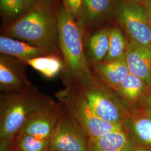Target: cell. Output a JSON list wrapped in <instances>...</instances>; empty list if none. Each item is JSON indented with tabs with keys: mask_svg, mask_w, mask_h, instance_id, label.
I'll use <instances>...</instances> for the list:
<instances>
[{
	"mask_svg": "<svg viewBox=\"0 0 151 151\" xmlns=\"http://www.w3.org/2000/svg\"><path fill=\"white\" fill-rule=\"evenodd\" d=\"M112 17L128 38L151 48V25L141 0H115Z\"/></svg>",
	"mask_w": 151,
	"mask_h": 151,
	"instance_id": "8992f818",
	"label": "cell"
},
{
	"mask_svg": "<svg viewBox=\"0 0 151 151\" xmlns=\"http://www.w3.org/2000/svg\"><path fill=\"white\" fill-rule=\"evenodd\" d=\"M0 53L14 57L25 64L29 60L40 57L52 54L62 55L60 49L39 47L2 35L0 36Z\"/></svg>",
	"mask_w": 151,
	"mask_h": 151,
	"instance_id": "8fae6325",
	"label": "cell"
},
{
	"mask_svg": "<svg viewBox=\"0 0 151 151\" xmlns=\"http://www.w3.org/2000/svg\"><path fill=\"white\" fill-rule=\"evenodd\" d=\"M58 113V102L53 99L48 104L34 114L17 135L27 134L40 139L50 140L57 124Z\"/></svg>",
	"mask_w": 151,
	"mask_h": 151,
	"instance_id": "9c48e42d",
	"label": "cell"
},
{
	"mask_svg": "<svg viewBox=\"0 0 151 151\" xmlns=\"http://www.w3.org/2000/svg\"><path fill=\"white\" fill-rule=\"evenodd\" d=\"M48 151H49V150H48Z\"/></svg>",
	"mask_w": 151,
	"mask_h": 151,
	"instance_id": "f1b7e54d",
	"label": "cell"
},
{
	"mask_svg": "<svg viewBox=\"0 0 151 151\" xmlns=\"http://www.w3.org/2000/svg\"><path fill=\"white\" fill-rule=\"evenodd\" d=\"M90 67L94 75L114 90H116L129 74L125 55L111 62L91 65Z\"/></svg>",
	"mask_w": 151,
	"mask_h": 151,
	"instance_id": "4fadbf2b",
	"label": "cell"
},
{
	"mask_svg": "<svg viewBox=\"0 0 151 151\" xmlns=\"http://www.w3.org/2000/svg\"><path fill=\"white\" fill-rule=\"evenodd\" d=\"M35 0H0V14L4 25L14 23L25 15Z\"/></svg>",
	"mask_w": 151,
	"mask_h": 151,
	"instance_id": "ac0fdd59",
	"label": "cell"
},
{
	"mask_svg": "<svg viewBox=\"0 0 151 151\" xmlns=\"http://www.w3.org/2000/svg\"><path fill=\"white\" fill-rule=\"evenodd\" d=\"M141 2L145 7L149 22L151 25V0H141Z\"/></svg>",
	"mask_w": 151,
	"mask_h": 151,
	"instance_id": "d4e9b609",
	"label": "cell"
},
{
	"mask_svg": "<svg viewBox=\"0 0 151 151\" xmlns=\"http://www.w3.org/2000/svg\"><path fill=\"white\" fill-rule=\"evenodd\" d=\"M83 49L90 65L103 62L109 47V27L94 32L85 31L83 35Z\"/></svg>",
	"mask_w": 151,
	"mask_h": 151,
	"instance_id": "7c38bea8",
	"label": "cell"
},
{
	"mask_svg": "<svg viewBox=\"0 0 151 151\" xmlns=\"http://www.w3.org/2000/svg\"><path fill=\"white\" fill-rule=\"evenodd\" d=\"M50 140L40 139L27 134L16 135L14 144L19 151H48Z\"/></svg>",
	"mask_w": 151,
	"mask_h": 151,
	"instance_id": "44dd1931",
	"label": "cell"
},
{
	"mask_svg": "<svg viewBox=\"0 0 151 151\" xmlns=\"http://www.w3.org/2000/svg\"><path fill=\"white\" fill-rule=\"evenodd\" d=\"M130 74L140 77L151 86V48L128 38L125 53Z\"/></svg>",
	"mask_w": 151,
	"mask_h": 151,
	"instance_id": "30bf717a",
	"label": "cell"
},
{
	"mask_svg": "<svg viewBox=\"0 0 151 151\" xmlns=\"http://www.w3.org/2000/svg\"><path fill=\"white\" fill-rule=\"evenodd\" d=\"M55 96L73 115L88 138H97L114 132L125 131L124 125L109 123L99 118L85 97L72 87H65L56 92Z\"/></svg>",
	"mask_w": 151,
	"mask_h": 151,
	"instance_id": "5b68a950",
	"label": "cell"
},
{
	"mask_svg": "<svg viewBox=\"0 0 151 151\" xmlns=\"http://www.w3.org/2000/svg\"><path fill=\"white\" fill-rule=\"evenodd\" d=\"M139 113L138 115L132 113L124 123V130L125 132H130L136 143L151 148V116Z\"/></svg>",
	"mask_w": 151,
	"mask_h": 151,
	"instance_id": "e0dca14e",
	"label": "cell"
},
{
	"mask_svg": "<svg viewBox=\"0 0 151 151\" xmlns=\"http://www.w3.org/2000/svg\"><path fill=\"white\" fill-rule=\"evenodd\" d=\"M128 151H151V148L145 146L137 145V144L133 142Z\"/></svg>",
	"mask_w": 151,
	"mask_h": 151,
	"instance_id": "484cf974",
	"label": "cell"
},
{
	"mask_svg": "<svg viewBox=\"0 0 151 151\" xmlns=\"http://www.w3.org/2000/svg\"><path fill=\"white\" fill-rule=\"evenodd\" d=\"M150 86L140 77L129 74L115 90L131 109L140 103Z\"/></svg>",
	"mask_w": 151,
	"mask_h": 151,
	"instance_id": "2e32d148",
	"label": "cell"
},
{
	"mask_svg": "<svg viewBox=\"0 0 151 151\" xmlns=\"http://www.w3.org/2000/svg\"><path fill=\"white\" fill-rule=\"evenodd\" d=\"M53 99L32 85L24 91L0 94V139H14L34 114Z\"/></svg>",
	"mask_w": 151,
	"mask_h": 151,
	"instance_id": "3957f363",
	"label": "cell"
},
{
	"mask_svg": "<svg viewBox=\"0 0 151 151\" xmlns=\"http://www.w3.org/2000/svg\"><path fill=\"white\" fill-rule=\"evenodd\" d=\"M36 1H43V2H55L58 0H35Z\"/></svg>",
	"mask_w": 151,
	"mask_h": 151,
	"instance_id": "83f0119b",
	"label": "cell"
},
{
	"mask_svg": "<svg viewBox=\"0 0 151 151\" xmlns=\"http://www.w3.org/2000/svg\"><path fill=\"white\" fill-rule=\"evenodd\" d=\"M57 4L36 1L17 21L4 26L2 35L42 48L60 49Z\"/></svg>",
	"mask_w": 151,
	"mask_h": 151,
	"instance_id": "7a4b0ae2",
	"label": "cell"
},
{
	"mask_svg": "<svg viewBox=\"0 0 151 151\" xmlns=\"http://www.w3.org/2000/svg\"><path fill=\"white\" fill-rule=\"evenodd\" d=\"M10 151H19L17 149L16 146H15V144H14V142H13L12 145L11 146V149H10Z\"/></svg>",
	"mask_w": 151,
	"mask_h": 151,
	"instance_id": "4316f807",
	"label": "cell"
},
{
	"mask_svg": "<svg viewBox=\"0 0 151 151\" xmlns=\"http://www.w3.org/2000/svg\"><path fill=\"white\" fill-rule=\"evenodd\" d=\"M24 62L5 54L0 55V91L13 93L24 91L32 85L27 78Z\"/></svg>",
	"mask_w": 151,
	"mask_h": 151,
	"instance_id": "ba28073f",
	"label": "cell"
},
{
	"mask_svg": "<svg viewBox=\"0 0 151 151\" xmlns=\"http://www.w3.org/2000/svg\"><path fill=\"white\" fill-rule=\"evenodd\" d=\"M57 11L60 49L63 60L60 78L65 87L72 86L93 76L83 49L85 30L61 0L57 6Z\"/></svg>",
	"mask_w": 151,
	"mask_h": 151,
	"instance_id": "6da1fadb",
	"label": "cell"
},
{
	"mask_svg": "<svg viewBox=\"0 0 151 151\" xmlns=\"http://www.w3.org/2000/svg\"><path fill=\"white\" fill-rule=\"evenodd\" d=\"M67 10L80 24L84 0H61Z\"/></svg>",
	"mask_w": 151,
	"mask_h": 151,
	"instance_id": "7402d4cb",
	"label": "cell"
},
{
	"mask_svg": "<svg viewBox=\"0 0 151 151\" xmlns=\"http://www.w3.org/2000/svg\"><path fill=\"white\" fill-rule=\"evenodd\" d=\"M70 87L79 92L97 116L106 122L124 125L132 114L131 109L115 90L94 75Z\"/></svg>",
	"mask_w": 151,
	"mask_h": 151,
	"instance_id": "277c9868",
	"label": "cell"
},
{
	"mask_svg": "<svg viewBox=\"0 0 151 151\" xmlns=\"http://www.w3.org/2000/svg\"><path fill=\"white\" fill-rule=\"evenodd\" d=\"M115 0H84L80 24L89 31L112 17Z\"/></svg>",
	"mask_w": 151,
	"mask_h": 151,
	"instance_id": "5bb4252c",
	"label": "cell"
},
{
	"mask_svg": "<svg viewBox=\"0 0 151 151\" xmlns=\"http://www.w3.org/2000/svg\"><path fill=\"white\" fill-rule=\"evenodd\" d=\"M128 38L119 25L109 27V47L108 54L103 62H109L125 55Z\"/></svg>",
	"mask_w": 151,
	"mask_h": 151,
	"instance_id": "ffe728a7",
	"label": "cell"
},
{
	"mask_svg": "<svg viewBox=\"0 0 151 151\" xmlns=\"http://www.w3.org/2000/svg\"></svg>",
	"mask_w": 151,
	"mask_h": 151,
	"instance_id": "f546056e",
	"label": "cell"
},
{
	"mask_svg": "<svg viewBox=\"0 0 151 151\" xmlns=\"http://www.w3.org/2000/svg\"><path fill=\"white\" fill-rule=\"evenodd\" d=\"M140 112L151 116V87H149L140 103Z\"/></svg>",
	"mask_w": 151,
	"mask_h": 151,
	"instance_id": "603a6c76",
	"label": "cell"
},
{
	"mask_svg": "<svg viewBox=\"0 0 151 151\" xmlns=\"http://www.w3.org/2000/svg\"><path fill=\"white\" fill-rule=\"evenodd\" d=\"M14 139H0V151H10Z\"/></svg>",
	"mask_w": 151,
	"mask_h": 151,
	"instance_id": "cb8c5ba5",
	"label": "cell"
},
{
	"mask_svg": "<svg viewBox=\"0 0 151 151\" xmlns=\"http://www.w3.org/2000/svg\"><path fill=\"white\" fill-rule=\"evenodd\" d=\"M25 64L30 65L47 78H53L60 74L63 68L62 56L52 54L29 60Z\"/></svg>",
	"mask_w": 151,
	"mask_h": 151,
	"instance_id": "d6986e66",
	"label": "cell"
},
{
	"mask_svg": "<svg viewBox=\"0 0 151 151\" xmlns=\"http://www.w3.org/2000/svg\"><path fill=\"white\" fill-rule=\"evenodd\" d=\"M132 143L124 130L114 132L97 138H88L87 151H128Z\"/></svg>",
	"mask_w": 151,
	"mask_h": 151,
	"instance_id": "9a60e30c",
	"label": "cell"
},
{
	"mask_svg": "<svg viewBox=\"0 0 151 151\" xmlns=\"http://www.w3.org/2000/svg\"><path fill=\"white\" fill-rule=\"evenodd\" d=\"M58 102V119L49 151H87L86 132L65 106Z\"/></svg>",
	"mask_w": 151,
	"mask_h": 151,
	"instance_id": "52a82bcc",
	"label": "cell"
}]
</instances>
